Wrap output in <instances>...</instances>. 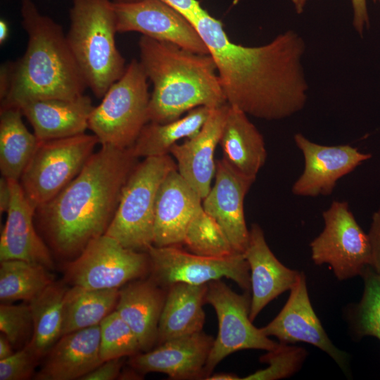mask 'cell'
<instances>
[{
	"label": "cell",
	"instance_id": "34",
	"mask_svg": "<svg viewBox=\"0 0 380 380\" xmlns=\"http://www.w3.org/2000/svg\"><path fill=\"white\" fill-rule=\"evenodd\" d=\"M361 276L365 286L354 310V330L360 337L372 336L380 340V275L367 266Z\"/></svg>",
	"mask_w": 380,
	"mask_h": 380
},
{
	"label": "cell",
	"instance_id": "8",
	"mask_svg": "<svg viewBox=\"0 0 380 380\" xmlns=\"http://www.w3.org/2000/svg\"><path fill=\"white\" fill-rule=\"evenodd\" d=\"M99 144L94 134L40 141L19 182L37 210L61 191L82 170Z\"/></svg>",
	"mask_w": 380,
	"mask_h": 380
},
{
	"label": "cell",
	"instance_id": "25",
	"mask_svg": "<svg viewBox=\"0 0 380 380\" xmlns=\"http://www.w3.org/2000/svg\"><path fill=\"white\" fill-rule=\"evenodd\" d=\"M219 144L222 158L236 171L256 179L265 163L267 150L262 135L247 114L229 105Z\"/></svg>",
	"mask_w": 380,
	"mask_h": 380
},
{
	"label": "cell",
	"instance_id": "35",
	"mask_svg": "<svg viewBox=\"0 0 380 380\" xmlns=\"http://www.w3.org/2000/svg\"><path fill=\"white\" fill-rule=\"evenodd\" d=\"M303 348L279 343L273 350H268L260 361L268 367L246 376L244 380H273L286 378L297 372L306 357Z\"/></svg>",
	"mask_w": 380,
	"mask_h": 380
},
{
	"label": "cell",
	"instance_id": "45",
	"mask_svg": "<svg viewBox=\"0 0 380 380\" xmlns=\"http://www.w3.org/2000/svg\"><path fill=\"white\" fill-rule=\"evenodd\" d=\"M8 26L7 23L1 19L0 20V44H3L8 37Z\"/></svg>",
	"mask_w": 380,
	"mask_h": 380
},
{
	"label": "cell",
	"instance_id": "17",
	"mask_svg": "<svg viewBox=\"0 0 380 380\" xmlns=\"http://www.w3.org/2000/svg\"><path fill=\"white\" fill-rule=\"evenodd\" d=\"M289 299L280 312L267 325L260 328L267 336L277 337L281 343L305 342L312 344L343 366L348 355L331 341L317 317L310 300L305 276L300 272L290 290Z\"/></svg>",
	"mask_w": 380,
	"mask_h": 380
},
{
	"label": "cell",
	"instance_id": "33",
	"mask_svg": "<svg viewBox=\"0 0 380 380\" xmlns=\"http://www.w3.org/2000/svg\"><path fill=\"white\" fill-rule=\"evenodd\" d=\"M99 327L100 356L103 362L131 357L141 351L135 334L116 310L106 316Z\"/></svg>",
	"mask_w": 380,
	"mask_h": 380
},
{
	"label": "cell",
	"instance_id": "5",
	"mask_svg": "<svg viewBox=\"0 0 380 380\" xmlns=\"http://www.w3.org/2000/svg\"><path fill=\"white\" fill-rule=\"evenodd\" d=\"M66 39L70 51L96 97L102 99L125 71L118 51L113 1L72 0Z\"/></svg>",
	"mask_w": 380,
	"mask_h": 380
},
{
	"label": "cell",
	"instance_id": "9",
	"mask_svg": "<svg viewBox=\"0 0 380 380\" xmlns=\"http://www.w3.org/2000/svg\"><path fill=\"white\" fill-rule=\"evenodd\" d=\"M251 300L249 291L237 293L221 279L207 284L205 303L215 309L219 329L206 362L204 379L233 353L247 349L268 351L278 346L253 324L249 317Z\"/></svg>",
	"mask_w": 380,
	"mask_h": 380
},
{
	"label": "cell",
	"instance_id": "3",
	"mask_svg": "<svg viewBox=\"0 0 380 380\" xmlns=\"http://www.w3.org/2000/svg\"><path fill=\"white\" fill-rule=\"evenodd\" d=\"M20 12L27 46L20 59L6 64L9 82L1 108L83 95L87 85L61 26L42 15L32 0L23 1Z\"/></svg>",
	"mask_w": 380,
	"mask_h": 380
},
{
	"label": "cell",
	"instance_id": "38",
	"mask_svg": "<svg viewBox=\"0 0 380 380\" xmlns=\"http://www.w3.org/2000/svg\"><path fill=\"white\" fill-rule=\"evenodd\" d=\"M122 358L103 361L80 380H113L118 379L122 367Z\"/></svg>",
	"mask_w": 380,
	"mask_h": 380
},
{
	"label": "cell",
	"instance_id": "22",
	"mask_svg": "<svg viewBox=\"0 0 380 380\" xmlns=\"http://www.w3.org/2000/svg\"><path fill=\"white\" fill-rule=\"evenodd\" d=\"M102 362L99 324L62 336L46 354L34 379H81Z\"/></svg>",
	"mask_w": 380,
	"mask_h": 380
},
{
	"label": "cell",
	"instance_id": "44",
	"mask_svg": "<svg viewBox=\"0 0 380 380\" xmlns=\"http://www.w3.org/2000/svg\"><path fill=\"white\" fill-rule=\"evenodd\" d=\"M239 376L232 373H218L210 374L206 380H239Z\"/></svg>",
	"mask_w": 380,
	"mask_h": 380
},
{
	"label": "cell",
	"instance_id": "43",
	"mask_svg": "<svg viewBox=\"0 0 380 380\" xmlns=\"http://www.w3.org/2000/svg\"><path fill=\"white\" fill-rule=\"evenodd\" d=\"M13 346L8 340V338L1 333L0 335V360L6 358L11 355L14 352L13 351Z\"/></svg>",
	"mask_w": 380,
	"mask_h": 380
},
{
	"label": "cell",
	"instance_id": "11",
	"mask_svg": "<svg viewBox=\"0 0 380 380\" xmlns=\"http://www.w3.org/2000/svg\"><path fill=\"white\" fill-rule=\"evenodd\" d=\"M149 272L146 252L127 248L103 234L90 241L68 262L65 279L72 286L91 289H120Z\"/></svg>",
	"mask_w": 380,
	"mask_h": 380
},
{
	"label": "cell",
	"instance_id": "23",
	"mask_svg": "<svg viewBox=\"0 0 380 380\" xmlns=\"http://www.w3.org/2000/svg\"><path fill=\"white\" fill-rule=\"evenodd\" d=\"M165 296L166 289L150 277L132 281L120 289L115 310L135 334L141 352L151 350L157 343Z\"/></svg>",
	"mask_w": 380,
	"mask_h": 380
},
{
	"label": "cell",
	"instance_id": "28",
	"mask_svg": "<svg viewBox=\"0 0 380 380\" xmlns=\"http://www.w3.org/2000/svg\"><path fill=\"white\" fill-rule=\"evenodd\" d=\"M212 109L200 106L171 122H148L130 147L133 154L138 158L169 154L171 147L179 140L190 139L201 130Z\"/></svg>",
	"mask_w": 380,
	"mask_h": 380
},
{
	"label": "cell",
	"instance_id": "12",
	"mask_svg": "<svg viewBox=\"0 0 380 380\" xmlns=\"http://www.w3.org/2000/svg\"><path fill=\"white\" fill-rule=\"evenodd\" d=\"M146 253L150 277L165 289L175 283L203 285L223 277L246 291L251 289L249 266L243 253L217 258L198 255L177 246H154Z\"/></svg>",
	"mask_w": 380,
	"mask_h": 380
},
{
	"label": "cell",
	"instance_id": "37",
	"mask_svg": "<svg viewBox=\"0 0 380 380\" xmlns=\"http://www.w3.org/2000/svg\"><path fill=\"white\" fill-rule=\"evenodd\" d=\"M38 360L26 346L18 350L9 357L0 360V380L30 379Z\"/></svg>",
	"mask_w": 380,
	"mask_h": 380
},
{
	"label": "cell",
	"instance_id": "31",
	"mask_svg": "<svg viewBox=\"0 0 380 380\" xmlns=\"http://www.w3.org/2000/svg\"><path fill=\"white\" fill-rule=\"evenodd\" d=\"M53 282L44 266L23 260L0 264V300L3 303L29 302Z\"/></svg>",
	"mask_w": 380,
	"mask_h": 380
},
{
	"label": "cell",
	"instance_id": "20",
	"mask_svg": "<svg viewBox=\"0 0 380 380\" xmlns=\"http://www.w3.org/2000/svg\"><path fill=\"white\" fill-rule=\"evenodd\" d=\"M202 200L177 168L169 172L157 194L153 246L183 244L187 227L202 207Z\"/></svg>",
	"mask_w": 380,
	"mask_h": 380
},
{
	"label": "cell",
	"instance_id": "36",
	"mask_svg": "<svg viewBox=\"0 0 380 380\" xmlns=\"http://www.w3.org/2000/svg\"><path fill=\"white\" fill-rule=\"evenodd\" d=\"M0 331L13 348H23L30 342L33 332V319L29 303L0 305Z\"/></svg>",
	"mask_w": 380,
	"mask_h": 380
},
{
	"label": "cell",
	"instance_id": "10",
	"mask_svg": "<svg viewBox=\"0 0 380 380\" xmlns=\"http://www.w3.org/2000/svg\"><path fill=\"white\" fill-rule=\"evenodd\" d=\"M322 217L324 227L310 244L313 262L329 265L339 280L362 275L371 265V247L348 203L334 201Z\"/></svg>",
	"mask_w": 380,
	"mask_h": 380
},
{
	"label": "cell",
	"instance_id": "46",
	"mask_svg": "<svg viewBox=\"0 0 380 380\" xmlns=\"http://www.w3.org/2000/svg\"><path fill=\"white\" fill-rule=\"evenodd\" d=\"M308 1V0H291L298 14H300L303 11Z\"/></svg>",
	"mask_w": 380,
	"mask_h": 380
},
{
	"label": "cell",
	"instance_id": "40",
	"mask_svg": "<svg viewBox=\"0 0 380 380\" xmlns=\"http://www.w3.org/2000/svg\"><path fill=\"white\" fill-rule=\"evenodd\" d=\"M117 1H127L134 0H115ZM170 6L182 14L191 23L203 10L200 2L197 0H160Z\"/></svg>",
	"mask_w": 380,
	"mask_h": 380
},
{
	"label": "cell",
	"instance_id": "18",
	"mask_svg": "<svg viewBox=\"0 0 380 380\" xmlns=\"http://www.w3.org/2000/svg\"><path fill=\"white\" fill-rule=\"evenodd\" d=\"M229 105L213 108L201 129L193 137L174 144L170 153L175 160L177 170L186 182L203 199L212 186L215 178V148L219 144Z\"/></svg>",
	"mask_w": 380,
	"mask_h": 380
},
{
	"label": "cell",
	"instance_id": "42",
	"mask_svg": "<svg viewBox=\"0 0 380 380\" xmlns=\"http://www.w3.org/2000/svg\"><path fill=\"white\" fill-rule=\"evenodd\" d=\"M11 200V189L8 179L1 177L0 179V211L6 213Z\"/></svg>",
	"mask_w": 380,
	"mask_h": 380
},
{
	"label": "cell",
	"instance_id": "32",
	"mask_svg": "<svg viewBox=\"0 0 380 380\" xmlns=\"http://www.w3.org/2000/svg\"><path fill=\"white\" fill-rule=\"evenodd\" d=\"M183 244L194 254L227 258L236 253L217 221L203 208L197 211L186 230Z\"/></svg>",
	"mask_w": 380,
	"mask_h": 380
},
{
	"label": "cell",
	"instance_id": "4",
	"mask_svg": "<svg viewBox=\"0 0 380 380\" xmlns=\"http://www.w3.org/2000/svg\"><path fill=\"white\" fill-rule=\"evenodd\" d=\"M139 48V62L153 84L149 122L165 123L197 107L227 103L210 54L146 36L140 38Z\"/></svg>",
	"mask_w": 380,
	"mask_h": 380
},
{
	"label": "cell",
	"instance_id": "41",
	"mask_svg": "<svg viewBox=\"0 0 380 380\" xmlns=\"http://www.w3.org/2000/svg\"><path fill=\"white\" fill-rule=\"evenodd\" d=\"M353 8V25L355 31L362 35L365 27L369 25L367 0H350ZM380 4V0H373Z\"/></svg>",
	"mask_w": 380,
	"mask_h": 380
},
{
	"label": "cell",
	"instance_id": "15",
	"mask_svg": "<svg viewBox=\"0 0 380 380\" xmlns=\"http://www.w3.org/2000/svg\"><path fill=\"white\" fill-rule=\"evenodd\" d=\"M214 340L203 331L168 340L131 356L129 365L140 374L160 372L176 380L204 379Z\"/></svg>",
	"mask_w": 380,
	"mask_h": 380
},
{
	"label": "cell",
	"instance_id": "39",
	"mask_svg": "<svg viewBox=\"0 0 380 380\" xmlns=\"http://www.w3.org/2000/svg\"><path fill=\"white\" fill-rule=\"evenodd\" d=\"M372 261L370 267L380 275V207L372 216L369 233Z\"/></svg>",
	"mask_w": 380,
	"mask_h": 380
},
{
	"label": "cell",
	"instance_id": "21",
	"mask_svg": "<svg viewBox=\"0 0 380 380\" xmlns=\"http://www.w3.org/2000/svg\"><path fill=\"white\" fill-rule=\"evenodd\" d=\"M243 255L249 266L252 292L249 317L253 322L270 301L291 289L300 272L279 261L258 224H253L249 229L248 243Z\"/></svg>",
	"mask_w": 380,
	"mask_h": 380
},
{
	"label": "cell",
	"instance_id": "6",
	"mask_svg": "<svg viewBox=\"0 0 380 380\" xmlns=\"http://www.w3.org/2000/svg\"><path fill=\"white\" fill-rule=\"evenodd\" d=\"M170 154L145 158L127 180L119 203L105 234L124 247L147 252L153 245L155 205L165 176L176 169Z\"/></svg>",
	"mask_w": 380,
	"mask_h": 380
},
{
	"label": "cell",
	"instance_id": "30",
	"mask_svg": "<svg viewBox=\"0 0 380 380\" xmlns=\"http://www.w3.org/2000/svg\"><path fill=\"white\" fill-rule=\"evenodd\" d=\"M120 289H91L79 286L68 289L63 301L61 336L99 325L115 310Z\"/></svg>",
	"mask_w": 380,
	"mask_h": 380
},
{
	"label": "cell",
	"instance_id": "27",
	"mask_svg": "<svg viewBox=\"0 0 380 380\" xmlns=\"http://www.w3.org/2000/svg\"><path fill=\"white\" fill-rule=\"evenodd\" d=\"M18 108H1L0 170L2 177L19 181L40 141L25 127Z\"/></svg>",
	"mask_w": 380,
	"mask_h": 380
},
{
	"label": "cell",
	"instance_id": "29",
	"mask_svg": "<svg viewBox=\"0 0 380 380\" xmlns=\"http://www.w3.org/2000/svg\"><path fill=\"white\" fill-rule=\"evenodd\" d=\"M67 289L53 281L28 302L32 315L33 332L25 346L38 360L46 356L61 337L63 301Z\"/></svg>",
	"mask_w": 380,
	"mask_h": 380
},
{
	"label": "cell",
	"instance_id": "16",
	"mask_svg": "<svg viewBox=\"0 0 380 380\" xmlns=\"http://www.w3.org/2000/svg\"><path fill=\"white\" fill-rule=\"evenodd\" d=\"M254 182L239 173L222 158L216 161L214 184L202 200L203 210L217 221L239 253H244L248 243L243 202Z\"/></svg>",
	"mask_w": 380,
	"mask_h": 380
},
{
	"label": "cell",
	"instance_id": "2",
	"mask_svg": "<svg viewBox=\"0 0 380 380\" xmlns=\"http://www.w3.org/2000/svg\"><path fill=\"white\" fill-rule=\"evenodd\" d=\"M137 159L130 148L101 145L74 179L36 210L56 253L76 257L90 241L105 234Z\"/></svg>",
	"mask_w": 380,
	"mask_h": 380
},
{
	"label": "cell",
	"instance_id": "13",
	"mask_svg": "<svg viewBox=\"0 0 380 380\" xmlns=\"http://www.w3.org/2000/svg\"><path fill=\"white\" fill-rule=\"evenodd\" d=\"M118 32H137L189 51L210 54L195 27L182 14L160 0L113 1Z\"/></svg>",
	"mask_w": 380,
	"mask_h": 380
},
{
	"label": "cell",
	"instance_id": "24",
	"mask_svg": "<svg viewBox=\"0 0 380 380\" xmlns=\"http://www.w3.org/2000/svg\"><path fill=\"white\" fill-rule=\"evenodd\" d=\"M94 108L91 98L84 94L73 99L37 100L20 108L39 141L85 133Z\"/></svg>",
	"mask_w": 380,
	"mask_h": 380
},
{
	"label": "cell",
	"instance_id": "7",
	"mask_svg": "<svg viewBox=\"0 0 380 380\" xmlns=\"http://www.w3.org/2000/svg\"><path fill=\"white\" fill-rule=\"evenodd\" d=\"M148 78L139 61L133 59L122 77L94 106L88 129L101 145L130 148L149 122Z\"/></svg>",
	"mask_w": 380,
	"mask_h": 380
},
{
	"label": "cell",
	"instance_id": "19",
	"mask_svg": "<svg viewBox=\"0 0 380 380\" xmlns=\"http://www.w3.org/2000/svg\"><path fill=\"white\" fill-rule=\"evenodd\" d=\"M8 181L11 200L0 238V260H23L52 269L51 253L34 227L36 209L19 181Z\"/></svg>",
	"mask_w": 380,
	"mask_h": 380
},
{
	"label": "cell",
	"instance_id": "26",
	"mask_svg": "<svg viewBox=\"0 0 380 380\" xmlns=\"http://www.w3.org/2000/svg\"><path fill=\"white\" fill-rule=\"evenodd\" d=\"M207 284L175 283L166 289L157 343L201 331L205 315L203 309Z\"/></svg>",
	"mask_w": 380,
	"mask_h": 380
},
{
	"label": "cell",
	"instance_id": "14",
	"mask_svg": "<svg viewBox=\"0 0 380 380\" xmlns=\"http://www.w3.org/2000/svg\"><path fill=\"white\" fill-rule=\"evenodd\" d=\"M293 139L304 158L303 171L291 188L298 196L330 195L341 177L372 158L350 145H322L300 133H296Z\"/></svg>",
	"mask_w": 380,
	"mask_h": 380
},
{
	"label": "cell",
	"instance_id": "1",
	"mask_svg": "<svg viewBox=\"0 0 380 380\" xmlns=\"http://www.w3.org/2000/svg\"><path fill=\"white\" fill-rule=\"evenodd\" d=\"M191 24L215 63L227 104L270 121L304 108L309 87L302 63L305 44L296 32L286 31L265 45L246 46L232 42L222 22L204 9Z\"/></svg>",
	"mask_w": 380,
	"mask_h": 380
}]
</instances>
